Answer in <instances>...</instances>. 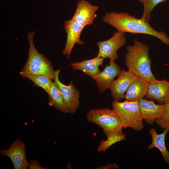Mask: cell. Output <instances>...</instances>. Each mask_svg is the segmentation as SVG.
Instances as JSON below:
<instances>
[{"label":"cell","instance_id":"6da1fadb","mask_svg":"<svg viewBox=\"0 0 169 169\" xmlns=\"http://www.w3.org/2000/svg\"><path fill=\"white\" fill-rule=\"evenodd\" d=\"M103 20L116 29L117 31L152 36L169 46V38L165 32L155 30L149 23L141 18H137L128 13L109 12L105 14Z\"/></svg>","mask_w":169,"mask_h":169},{"label":"cell","instance_id":"7a4b0ae2","mask_svg":"<svg viewBox=\"0 0 169 169\" xmlns=\"http://www.w3.org/2000/svg\"><path fill=\"white\" fill-rule=\"evenodd\" d=\"M126 49L125 62L128 70L149 82L155 81L156 79L151 70L148 45L135 39L133 45H128Z\"/></svg>","mask_w":169,"mask_h":169},{"label":"cell","instance_id":"3957f363","mask_svg":"<svg viewBox=\"0 0 169 169\" xmlns=\"http://www.w3.org/2000/svg\"><path fill=\"white\" fill-rule=\"evenodd\" d=\"M35 32L28 33V56L20 74L21 75L23 74L43 75L54 79V71L51 62L44 55L40 54L34 45L33 38Z\"/></svg>","mask_w":169,"mask_h":169},{"label":"cell","instance_id":"277c9868","mask_svg":"<svg viewBox=\"0 0 169 169\" xmlns=\"http://www.w3.org/2000/svg\"><path fill=\"white\" fill-rule=\"evenodd\" d=\"M87 120L102 128L107 137L123 133V127L119 116L108 108L90 110L87 115Z\"/></svg>","mask_w":169,"mask_h":169},{"label":"cell","instance_id":"5b68a950","mask_svg":"<svg viewBox=\"0 0 169 169\" xmlns=\"http://www.w3.org/2000/svg\"><path fill=\"white\" fill-rule=\"evenodd\" d=\"M113 110L119 116L123 128H131L136 131L144 127L138 100L120 102L114 100L112 103Z\"/></svg>","mask_w":169,"mask_h":169},{"label":"cell","instance_id":"8992f818","mask_svg":"<svg viewBox=\"0 0 169 169\" xmlns=\"http://www.w3.org/2000/svg\"><path fill=\"white\" fill-rule=\"evenodd\" d=\"M125 33L115 32L113 36L109 39L97 42L99 51L97 56L104 59L108 58L115 61L118 58L117 50L126 42Z\"/></svg>","mask_w":169,"mask_h":169},{"label":"cell","instance_id":"52a82bcc","mask_svg":"<svg viewBox=\"0 0 169 169\" xmlns=\"http://www.w3.org/2000/svg\"><path fill=\"white\" fill-rule=\"evenodd\" d=\"M60 69L54 71V79L59 88L63 95L65 104L66 113L72 114L75 112L79 105V93L71 81L66 85L59 80Z\"/></svg>","mask_w":169,"mask_h":169},{"label":"cell","instance_id":"ba28073f","mask_svg":"<svg viewBox=\"0 0 169 169\" xmlns=\"http://www.w3.org/2000/svg\"><path fill=\"white\" fill-rule=\"evenodd\" d=\"M0 153L1 156H7L10 159L14 169H26L28 167L25 144L19 139L15 140L8 149L1 150Z\"/></svg>","mask_w":169,"mask_h":169},{"label":"cell","instance_id":"9c48e42d","mask_svg":"<svg viewBox=\"0 0 169 169\" xmlns=\"http://www.w3.org/2000/svg\"><path fill=\"white\" fill-rule=\"evenodd\" d=\"M64 28L67 33V39L65 48L62 52L67 58L69 59L70 53L75 44L83 45V42L80 39L81 33L84 26L71 19L65 21Z\"/></svg>","mask_w":169,"mask_h":169},{"label":"cell","instance_id":"30bf717a","mask_svg":"<svg viewBox=\"0 0 169 169\" xmlns=\"http://www.w3.org/2000/svg\"><path fill=\"white\" fill-rule=\"evenodd\" d=\"M137 100L142 118L148 124L152 125L163 115L164 104H155L152 100H147L143 98Z\"/></svg>","mask_w":169,"mask_h":169},{"label":"cell","instance_id":"8fae6325","mask_svg":"<svg viewBox=\"0 0 169 169\" xmlns=\"http://www.w3.org/2000/svg\"><path fill=\"white\" fill-rule=\"evenodd\" d=\"M121 70L120 67L115 62V61L110 60L109 65H106L102 71L92 77L96 82L100 93H103L109 89L114 78L119 75Z\"/></svg>","mask_w":169,"mask_h":169},{"label":"cell","instance_id":"7c38bea8","mask_svg":"<svg viewBox=\"0 0 169 169\" xmlns=\"http://www.w3.org/2000/svg\"><path fill=\"white\" fill-rule=\"evenodd\" d=\"M118 78L113 81L109 89L114 100L119 101L125 98L126 92L130 84L137 75L128 70H121Z\"/></svg>","mask_w":169,"mask_h":169},{"label":"cell","instance_id":"4fadbf2b","mask_svg":"<svg viewBox=\"0 0 169 169\" xmlns=\"http://www.w3.org/2000/svg\"><path fill=\"white\" fill-rule=\"evenodd\" d=\"M98 6H94L86 0H80L77 4V8L72 19L84 27L92 24L97 17Z\"/></svg>","mask_w":169,"mask_h":169},{"label":"cell","instance_id":"5bb4252c","mask_svg":"<svg viewBox=\"0 0 169 169\" xmlns=\"http://www.w3.org/2000/svg\"><path fill=\"white\" fill-rule=\"evenodd\" d=\"M146 96L160 104L166 103L169 101V81L164 79L161 80L156 79L154 81L149 82Z\"/></svg>","mask_w":169,"mask_h":169},{"label":"cell","instance_id":"9a60e30c","mask_svg":"<svg viewBox=\"0 0 169 169\" xmlns=\"http://www.w3.org/2000/svg\"><path fill=\"white\" fill-rule=\"evenodd\" d=\"M149 82L144 78L137 75L126 91L125 100L134 101L146 96Z\"/></svg>","mask_w":169,"mask_h":169},{"label":"cell","instance_id":"2e32d148","mask_svg":"<svg viewBox=\"0 0 169 169\" xmlns=\"http://www.w3.org/2000/svg\"><path fill=\"white\" fill-rule=\"evenodd\" d=\"M148 131L151 136L152 141L148 146L147 150L154 148L158 149L160 151L165 162L169 165V151L166 149L165 143V137L169 131L164 129L161 133L158 134L156 129L152 128L149 130Z\"/></svg>","mask_w":169,"mask_h":169},{"label":"cell","instance_id":"e0dca14e","mask_svg":"<svg viewBox=\"0 0 169 169\" xmlns=\"http://www.w3.org/2000/svg\"><path fill=\"white\" fill-rule=\"evenodd\" d=\"M103 58L97 56L80 62H74L71 65L73 70H81L92 78L100 71L99 67L103 65Z\"/></svg>","mask_w":169,"mask_h":169},{"label":"cell","instance_id":"ac0fdd59","mask_svg":"<svg viewBox=\"0 0 169 169\" xmlns=\"http://www.w3.org/2000/svg\"><path fill=\"white\" fill-rule=\"evenodd\" d=\"M49 104L61 112L66 113L64 99L62 92L55 82H53L48 93Z\"/></svg>","mask_w":169,"mask_h":169},{"label":"cell","instance_id":"d6986e66","mask_svg":"<svg viewBox=\"0 0 169 169\" xmlns=\"http://www.w3.org/2000/svg\"><path fill=\"white\" fill-rule=\"evenodd\" d=\"M22 77L28 79L34 83V85L40 87L48 94L49 92L53 83L51 78L43 75L23 74L21 75Z\"/></svg>","mask_w":169,"mask_h":169},{"label":"cell","instance_id":"ffe728a7","mask_svg":"<svg viewBox=\"0 0 169 169\" xmlns=\"http://www.w3.org/2000/svg\"><path fill=\"white\" fill-rule=\"evenodd\" d=\"M143 6V12L141 18L143 21L149 23L151 18V13L159 3L169 0H138Z\"/></svg>","mask_w":169,"mask_h":169},{"label":"cell","instance_id":"44dd1931","mask_svg":"<svg viewBox=\"0 0 169 169\" xmlns=\"http://www.w3.org/2000/svg\"><path fill=\"white\" fill-rule=\"evenodd\" d=\"M107 137V140L100 141L97 149L98 151H105L114 144L125 140V135L123 133L111 135Z\"/></svg>","mask_w":169,"mask_h":169},{"label":"cell","instance_id":"7402d4cb","mask_svg":"<svg viewBox=\"0 0 169 169\" xmlns=\"http://www.w3.org/2000/svg\"><path fill=\"white\" fill-rule=\"evenodd\" d=\"M164 105L163 115L161 117L157 120L156 122L160 127L166 129L169 131V101Z\"/></svg>","mask_w":169,"mask_h":169},{"label":"cell","instance_id":"603a6c76","mask_svg":"<svg viewBox=\"0 0 169 169\" xmlns=\"http://www.w3.org/2000/svg\"><path fill=\"white\" fill-rule=\"evenodd\" d=\"M30 169H46L40 166L38 161L36 160H31L30 161L28 165Z\"/></svg>","mask_w":169,"mask_h":169},{"label":"cell","instance_id":"cb8c5ba5","mask_svg":"<svg viewBox=\"0 0 169 169\" xmlns=\"http://www.w3.org/2000/svg\"><path fill=\"white\" fill-rule=\"evenodd\" d=\"M119 168V166L115 163L113 164L109 163L107 164L105 166H100L97 169H110L111 168Z\"/></svg>","mask_w":169,"mask_h":169}]
</instances>
